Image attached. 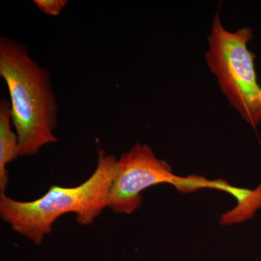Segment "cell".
Returning a JSON list of instances; mask_svg holds the SVG:
<instances>
[{"mask_svg": "<svg viewBox=\"0 0 261 261\" xmlns=\"http://www.w3.org/2000/svg\"><path fill=\"white\" fill-rule=\"evenodd\" d=\"M0 76L9 92L20 155H34L44 146L58 142L53 132L58 106L47 69L33 59L23 44L1 37Z\"/></svg>", "mask_w": 261, "mask_h": 261, "instance_id": "6da1fadb", "label": "cell"}, {"mask_svg": "<svg viewBox=\"0 0 261 261\" xmlns=\"http://www.w3.org/2000/svg\"><path fill=\"white\" fill-rule=\"evenodd\" d=\"M180 179L173 174L170 165L158 159L149 146L137 142L118 159L108 207L117 214H132L142 205L141 193L144 190L161 184H170L176 188Z\"/></svg>", "mask_w": 261, "mask_h": 261, "instance_id": "277c9868", "label": "cell"}, {"mask_svg": "<svg viewBox=\"0 0 261 261\" xmlns=\"http://www.w3.org/2000/svg\"><path fill=\"white\" fill-rule=\"evenodd\" d=\"M118 168V160L99 150L93 174L80 186H51L37 200L23 202L0 195V216L15 232L41 245L63 215L73 213L81 225H91L108 207L110 190Z\"/></svg>", "mask_w": 261, "mask_h": 261, "instance_id": "7a4b0ae2", "label": "cell"}, {"mask_svg": "<svg viewBox=\"0 0 261 261\" xmlns=\"http://www.w3.org/2000/svg\"><path fill=\"white\" fill-rule=\"evenodd\" d=\"M252 38L250 28L226 30L217 13L208 36L205 58L228 102L245 121L256 126L261 122V88L254 64L255 55L247 48Z\"/></svg>", "mask_w": 261, "mask_h": 261, "instance_id": "3957f363", "label": "cell"}, {"mask_svg": "<svg viewBox=\"0 0 261 261\" xmlns=\"http://www.w3.org/2000/svg\"><path fill=\"white\" fill-rule=\"evenodd\" d=\"M34 4L44 14L58 16L68 4L66 0H34Z\"/></svg>", "mask_w": 261, "mask_h": 261, "instance_id": "52a82bcc", "label": "cell"}, {"mask_svg": "<svg viewBox=\"0 0 261 261\" xmlns=\"http://www.w3.org/2000/svg\"><path fill=\"white\" fill-rule=\"evenodd\" d=\"M10 101H0V195L5 194L9 181L7 166L20 155L18 137L12 129Z\"/></svg>", "mask_w": 261, "mask_h": 261, "instance_id": "5b68a950", "label": "cell"}, {"mask_svg": "<svg viewBox=\"0 0 261 261\" xmlns=\"http://www.w3.org/2000/svg\"><path fill=\"white\" fill-rule=\"evenodd\" d=\"M238 205L231 212L223 215L221 224L228 225L252 219L257 209L261 208V183L255 190L240 188Z\"/></svg>", "mask_w": 261, "mask_h": 261, "instance_id": "8992f818", "label": "cell"}]
</instances>
